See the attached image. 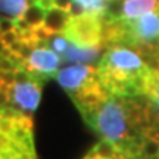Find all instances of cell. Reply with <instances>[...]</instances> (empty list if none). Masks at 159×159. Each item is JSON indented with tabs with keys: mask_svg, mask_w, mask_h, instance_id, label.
Masks as SVG:
<instances>
[{
	"mask_svg": "<svg viewBox=\"0 0 159 159\" xmlns=\"http://www.w3.org/2000/svg\"><path fill=\"white\" fill-rule=\"evenodd\" d=\"M0 39H2V41H3L7 47H11L12 44H15L16 41L21 40V34L18 33L16 30H12V31H7V33L0 34Z\"/></svg>",
	"mask_w": 159,
	"mask_h": 159,
	"instance_id": "obj_17",
	"label": "cell"
},
{
	"mask_svg": "<svg viewBox=\"0 0 159 159\" xmlns=\"http://www.w3.org/2000/svg\"><path fill=\"white\" fill-rule=\"evenodd\" d=\"M44 15H46V11H43L39 5L30 3L28 9L25 11L22 19L27 22L28 27L34 28V27H37V25H41V24H43V21H44Z\"/></svg>",
	"mask_w": 159,
	"mask_h": 159,
	"instance_id": "obj_14",
	"label": "cell"
},
{
	"mask_svg": "<svg viewBox=\"0 0 159 159\" xmlns=\"http://www.w3.org/2000/svg\"><path fill=\"white\" fill-rule=\"evenodd\" d=\"M124 27V40L133 44L159 43V9L148 12L133 21H121Z\"/></svg>",
	"mask_w": 159,
	"mask_h": 159,
	"instance_id": "obj_7",
	"label": "cell"
},
{
	"mask_svg": "<svg viewBox=\"0 0 159 159\" xmlns=\"http://www.w3.org/2000/svg\"><path fill=\"white\" fill-rule=\"evenodd\" d=\"M97 77L96 68L91 65H84V63H75L69 65L66 68L57 71L56 80L61 84L63 90L72 96L80 90H83L90 81Z\"/></svg>",
	"mask_w": 159,
	"mask_h": 159,
	"instance_id": "obj_8",
	"label": "cell"
},
{
	"mask_svg": "<svg viewBox=\"0 0 159 159\" xmlns=\"http://www.w3.org/2000/svg\"><path fill=\"white\" fill-rule=\"evenodd\" d=\"M0 159H37L33 119L15 108L0 109Z\"/></svg>",
	"mask_w": 159,
	"mask_h": 159,
	"instance_id": "obj_3",
	"label": "cell"
},
{
	"mask_svg": "<svg viewBox=\"0 0 159 159\" xmlns=\"http://www.w3.org/2000/svg\"><path fill=\"white\" fill-rule=\"evenodd\" d=\"M81 116L105 140L139 156V143L142 136L133 127L125 99L109 94L97 106L81 112Z\"/></svg>",
	"mask_w": 159,
	"mask_h": 159,
	"instance_id": "obj_2",
	"label": "cell"
},
{
	"mask_svg": "<svg viewBox=\"0 0 159 159\" xmlns=\"http://www.w3.org/2000/svg\"><path fill=\"white\" fill-rule=\"evenodd\" d=\"M16 28V22L13 19H9V18H0V34L3 33H7V31H12V30Z\"/></svg>",
	"mask_w": 159,
	"mask_h": 159,
	"instance_id": "obj_18",
	"label": "cell"
},
{
	"mask_svg": "<svg viewBox=\"0 0 159 159\" xmlns=\"http://www.w3.org/2000/svg\"><path fill=\"white\" fill-rule=\"evenodd\" d=\"M159 9V0H122L121 21H133L148 12Z\"/></svg>",
	"mask_w": 159,
	"mask_h": 159,
	"instance_id": "obj_9",
	"label": "cell"
},
{
	"mask_svg": "<svg viewBox=\"0 0 159 159\" xmlns=\"http://www.w3.org/2000/svg\"><path fill=\"white\" fill-rule=\"evenodd\" d=\"M71 3H72V0H55V5L57 7H62V9H66V11L69 9Z\"/></svg>",
	"mask_w": 159,
	"mask_h": 159,
	"instance_id": "obj_19",
	"label": "cell"
},
{
	"mask_svg": "<svg viewBox=\"0 0 159 159\" xmlns=\"http://www.w3.org/2000/svg\"><path fill=\"white\" fill-rule=\"evenodd\" d=\"M143 96H146L150 102L156 105L159 109V71L158 69H149L144 80H143Z\"/></svg>",
	"mask_w": 159,
	"mask_h": 159,
	"instance_id": "obj_13",
	"label": "cell"
},
{
	"mask_svg": "<svg viewBox=\"0 0 159 159\" xmlns=\"http://www.w3.org/2000/svg\"><path fill=\"white\" fill-rule=\"evenodd\" d=\"M31 0H0V18L18 21L24 16Z\"/></svg>",
	"mask_w": 159,
	"mask_h": 159,
	"instance_id": "obj_12",
	"label": "cell"
},
{
	"mask_svg": "<svg viewBox=\"0 0 159 159\" xmlns=\"http://www.w3.org/2000/svg\"><path fill=\"white\" fill-rule=\"evenodd\" d=\"M102 47H91V49H83L77 47L68 41V47L63 53V59L72 63H90L96 61Z\"/></svg>",
	"mask_w": 159,
	"mask_h": 159,
	"instance_id": "obj_11",
	"label": "cell"
},
{
	"mask_svg": "<svg viewBox=\"0 0 159 159\" xmlns=\"http://www.w3.org/2000/svg\"><path fill=\"white\" fill-rule=\"evenodd\" d=\"M83 159H140V158L136 156V155H133L128 150H122V152H119L118 155H114V156H99V155L89 152Z\"/></svg>",
	"mask_w": 159,
	"mask_h": 159,
	"instance_id": "obj_16",
	"label": "cell"
},
{
	"mask_svg": "<svg viewBox=\"0 0 159 159\" xmlns=\"http://www.w3.org/2000/svg\"><path fill=\"white\" fill-rule=\"evenodd\" d=\"M47 44H49V47H52L53 50L56 52V53L63 55L65 50H66V47H68V40L65 39L63 35L56 34V35H52L50 39L47 40Z\"/></svg>",
	"mask_w": 159,
	"mask_h": 159,
	"instance_id": "obj_15",
	"label": "cell"
},
{
	"mask_svg": "<svg viewBox=\"0 0 159 159\" xmlns=\"http://www.w3.org/2000/svg\"><path fill=\"white\" fill-rule=\"evenodd\" d=\"M69 18H71V15H69V12L66 9L55 6V7H52L49 11H46L43 27L50 34V37L56 34H62V31Z\"/></svg>",
	"mask_w": 159,
	"mask_h": 159,
	"instance_id": "obj_10",
	"label": "cell"
},
{
	"mask_svg": "<svg viewBox=\"0 0 159 159\" xmlns=\"http://www.w3.org/2000/svg\"><path fill=\"white\" fill-rule=\"evenodd\" d=\"M11 99L12 108L28 114L35 112L41 99V80L25 69H16L11 85Z\"/></svg>",
	"mask_w": 159,
	"mask_h": 159,
	"instance_id": "obj_5",
	"label": "cell"
},
{
	"mask_svg": "<svg viewBox=\"0 0 159 159\" xmlns=\"http://www.w3.org/2000/svg\"><path fill=\"white\" fill-rule=\"evenodd\" d=\"M62 63V57L59 53L49 47L47 41H41L31 50L27 59L22 62L21 69H25L27 72L35 75L37 78H50L56 77L59 66Z\"/></svg>",
	"mask_w": 159,
	"mask_h": 159,
	"instance_id": "obj_6",
	"label": "cell"
},
{
	"mask_svg": "<svg viewBox=\"0 0 159 159\" xmlns=\"http://www.w3.org/2000/svg\"><path fill=\"white\" fill-rule=\"evenodd\" d=\"M149 69L139 53L128 47L114 46L102 56L96 74L109 94L134 97L143 94V80Z\"/></svg>",
	"mask_w": 159,
	"mask_h": 159,
	"instance_id": "obj_1",
	"label": "cell"
},
{
	"mask_svg": "<svg viewBox=\"0 0 159 159\" xmlns=\"http://www.w3.org/2000/svg\"><path fill=\"white\" fill-rule=\"evenodd\" d=\"M102 16L83 13L78 16H71L63 28L62 34L69 43L77 47L91 49L102 47Z\"/></svg>",
	"mask_w": 159,
	"mask_h": 159,
	"instance_id": "obj_4",
	"label": "cell"
}]
</instances>
